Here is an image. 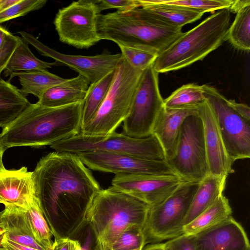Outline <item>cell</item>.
<instances>
[{"mask_svg": "<svg viewBox=\"0 0 250 250\" xmlns=\"http://www.w3.org/2000/svg\"><path fill=\"white\" fill-rule=\"evenodd\" d=\"M35 192L54 239L70 238L86 221L100 186L75 153L55 151L33 171Z\"/></svg>", "mask_w": 250, "mask_h": 250, "instance_id": "cell-1", "label": "cell"}, {"mask_svg": "<svg viewBox=\"0 0 250 250\" xmlns=\"http://www.w3.org/2000/svg\"><path fill=\"white\" fill-rule=\"evenodd\" d=\"M83 101L50 107L38 103L30 105L0 133L7 149L42 146L69 139L81 133Z\"/></svg>", "mask_w": 250, "mask_h": 250, "instance_id": "cell-2", "label": "cell"}, {"mask_svg": "<svg viewBox=\"0 0 250 250\" xmlns=\"http://www.w3.org/2000/svg\"><path fill=\"white\" fill-rule=\"evenodd\" d=\"M97 26L101 40L158 55L183 33L182 28L170 27L154 20L141 7L127 11L99 14Z\"/></svg>", "mask_w": 250, "mask_h": 250, "instance_id": "cell-3", "label": "cell"}, {"mask_svg": "<svg viewBox=\"0 0 250 250\" xmlns=\"http://www.w3.org/2000/svg\"><path fill=\"white\" fill-rule=\"evenodd\" d=\"M150 206L112 186L101 189L95 195L86 214L90 225L105 250H109L126 230L143 229Z\"/></svg>", "mask_w": 250, "mask_h": 250, "instance_id": "cell-4", "label": "cell"}, {"mask_svg": "<svg viewBox=\"0 0 250 250\" xmlns=\"http://www.w3.org/2000/svg\"><path fill=\"white\" fill-rule=\"evenodd\" d=\"M230 13L229 9L218 10L183 32L158 55L153 65L154 69L158 73L177 70L203 60L227 40Z\"/></svg>", "mask_w": 250, "mask_h": 250, "instance_id": "cell-5", "label": "cell"}, {"mask_svg": "<svg viewBox=\"0 0 250 250\" xmlns=\"http://www.w3.org/2000/svg\"><path fill=\"white\" fill-rule=\"evenodd\" d=\"M142 72L132 67L122 56L105 98L81 133L104 136L114 132L129 112Z\"/></svg>", "mask_w": 250, "mask_h": 250, "instance_id": "cell-6", "label": "cell"}, {"mask_svg": "<svg viewBox=\"0 0 250 250\" xmlns=\"http://www.w3.org/2000/svg\"><path fill=\"white\" fill-rule=\"evenodd\" d=\"M50 147L58 152L77 154L86 151H104L126 154L142 159L165 160L163 148L153 134L136 138L115 131L104 136H88L81 133Z\"/></svg>", "mask_w": 250, "mask_h": 250, "instance_id": "cell-7", "label": "cell"}, {"mask_svg": "<svg viewBox=\"0 0 250 250\" xmlns=\"http://www.w3.org/2000/svg\"><path fill=\"white\" fill-rule=\"evenodd\" d=\"M199 184L184 181L165 200L150 207L143 229L146 245L182 234L184 219Z\"/></svg>", "mask_w": 250, "mask_h": 250, "instance_id": "cell-8", "label": "cell"}, {"mask_svg": "<svg viewBox=\"0 0 250 250\" xmlns=\"http://www.w3.org/2000/svg\"><path fill=\"white\" fill-rule=\"evenodd\" d=\"M166 161L175 173L185 181L200 183L209 175L203 125L198 115H190L185 119L176 153Z\"/></svg>", "mask_w": 250, "mask_h": 250, "instance_id": "cell-9", "label": "cell"}, {"mask_svg": "<svg viewBox=\"0 0 250 250\" xmlns=\"http://www.w3.org/2000/svg\"><path fill=\"white\" fill-rule=\"evenodd\" d=\"M158 74L153 66L142 72L129 112L123 122V134L136 138L152 134L154 124L165 108Z\"/></svg>", "mask_w": 250, "mask_h": 250, "instance_id": "cell-10", "label": "cell"}, {"mask_svg": "<svg viewBox=\"0 0 250 250\" xmlns=\"http://www.w3.org/2000/svg\"><path fill=\"white\" fill-rule=\"evenodd\" d=\"M203 93L215 116L224 144L233 163L250 157V121L229 105L215 88L202 85Z\"/></svg>", "mask_w": 250, "mask_h": 250, "instance_id": "cell-11", "label": "cell"}, {"mask_svg": "<svg viewBox=\"0 0 250 250\" xmlns=\"http://www.w3.org/2000/svg\"><path fill=\"white\" fill-rule=\"evenodd\" d=\"M99 13L95 0H80L60 9L54 20L62 42L87 48L102 40L97 30Z\"/></svg>", "mask_w": 250, "mask_h": 250, "instance_id": "cell-12", "label": "cell"}, {"mask_svg": "<svg viewBox=\"0 0 250 250\" xmlns=\"http://www.w3.org/2000/svg\"><path fill=\"white\" fill-rule=\"evenodd\" d=\"M83 164L94 170L116 174H176L166 160L142 159L104 151L77 154Z\"/></svg>", "mask_w": 250, "mask_h": 250, "instance_id": "cell-13", "label": "cell"}, {"mask_svg": "<svg viewBox=\"0 0 250 250\" xmlns=\"http://www.w3.org/2000/svg\"><path fill=\"white\" fill-rule=\"evenodd\" d=\"M185 181L176 174H116L112 186L150 207L158 205Z\"/></svg>", "mask_w": 250, "mask_h": 250, "instance_id": "cell-14", "label": "cell"}, {"mask_svg": "<svg viewBox=\"0 0 250 250\" xmlns=\"http://www.w3.org/2000/svg\"><path fill=\"white\" fill-rule=\"evenodd\" d=\"M19 33L22 38L42 55L71 68L86 78L90 83L98 81L115 70L122 58L121 53H102L93 56L63 54L43 44L27 32L20 31Z\"/></svg>", "mask_w": 250, "mask_h": 250, "instance_id": "cell-15", "label": "cell"}, {"mask_svg": "<svg viewBox=\"0 0 250 250\" xmlns=\"http://www.w3.org/2000/svg\"><path fill=\"white\" fill-rule=\"evenodd\" d=\"M202 120L209 174L227 176L234 172L233 163L225 148L214 114L206 101L198 106Z\"/></svg>", "mask_w": 250, "mask_h": 250, "instance_id": "cell-16", "label": "cell"}, {"mask_svg": "<svg viewBox=\"0 0 250 250\" xmlns=\"http://www.w3.org/2000/svg\"><path fill=\"white\" fill-rule=\"evenodd\" d=\"M195 236L197 250H250L243 227L231 216Z\"/></svg>", "mask_w": 250, "mask_h": 250, "instance_id": "cell-17", "label": "cell"}, {"mask_svg": "<svg viewBox=\"0 0 250 250\" xmlns=\"http://www.w3.org/2000/svg\"><path fill=\"white\" fill-rule=\"evenodd\" d=\"M36 198L33 171L0 167V204L26 208Z\"/></svg>", "mask_w": 250, "mask_h": 250, "instance_id": "cell-18", "label": "cell"}, {"mask_svg": "<svg viewBox=\"0 0 250 250\" xmlns=\"http://www.w3.org/2000/svg\"><path fill=\"white\" fill-rule=\"evenodd\" d=\"M197 107L163 109L153 126L152 134L159 141L164 150L165 160L175 154L182 125L190 115H198Z\"/></svg>", "mask_w": 250, "mask_h": 250, "instance_id": "cell-19", "label": "cell"}, {"mask_svg": "<svg viewBox=\"0 0 250 250\" xmlns=\"http://www.w3.org/2000/svg\"><path fill=\"white\" fill-rule=\"evenodd\" d=\"M0 236L38 250H46L34 237L24 208L5 207L0 216Z\"/></svg>", "mask_w": 250, "mask_h": 250, "instance_id": "cell-20", "label": "cell"}, {"mask_svg": "<svg viewBox=\"0 0 250 250\" xmlns=\"http://www.w3.org/2000/svg\"><path fill=\"white\" fill-rule=\"evenodd\" d=\"M90 83L86 78L79 74L47 89L37 103L42 106L56 107L83 101Z\"/></svg>", "mask_w": 250, "mask_h": 250, "instance_id": "cell-21", "label": "cell"}, {"mask_svg": "<svg viewBox=\"0 0 250 250\" xmlns=\"http://www.w3.org/2000/svg\"><path fill=\"white\" fill-rule=\"evenodd\" d=\"M144 12L165 25L182 28L200 19L204 13L187 7L161 2L159 0H139Z\"/></svg>", "mask_w": 250, "mask_h": 250, "instance_id": "cell-22", "label": "cell"}, {"mask_svg": "<svg viewBox=\"0 0 250 250\" xmlns=\"http://www.w3.org/2000/svg\"><path fill=\"white\" fill-rule=\"evenodd\" d=\"M227 176L208 175L200 182L183 223V226L211 206L222 195Z\"/></svg>", "mask_w": 250, "mask_h": 250, "instance_id": "cell-23", "label": "cell"}, {"mask_svg": "<svg viewBox=\"0 0 250 250\" xmlns=\"http://www.w3.org/2000/svg\"><path fill=\"white\" fill-rule=\"evenodd\" d=\"M30 104L19 88L0 79V127L9 125Z\"/></svg>", "mask_w": 250, "mask_h": 250, "instance_id": "cell-24", "label": "cell"}, {"mask_svg": "<svg viewBox=\"0 0 250 250\" xmlns=\"http://www.w3.org/2000/svg\"><path fill=\"white\" fill-rule=\"evenodd\" d=\"M231 213L232 210L229 201L222 195L211 206L184 225L182 234L196 235L228 219L231 216Z\"/></svg>", "mask_w": 250, "mask_h": 250, "instance_id": "cell-25", "label": "cell"}, {"mask_svg": "<svg viewBox=\"0 0 250 250\" xmlns=\"http://www.w3.org/2000/svg\"><path fill=\"white\" fill-rule=\"evenodd\" d=\"M16 76L21 86L20 90L23 95L32 94L39 99L47 89L65 80L47 70L13 72L10 75L9 80Z\"/></svg>", "mask_w": 250, "mask_h": 250, "instance_id": "cell-26", "label": "cell"}, {"mask_svg": "<svg viewBox=\"0 0 250 250\" xmlns=\"http://www.w3.org/2000/svg\"><path fill=\"white\" fill-rule=\"evenodd\" d=\"M61 65L62 64L56 61L48 62L37 58L29 49L27 42L20 37L19 43L4 70V74L7 76L13 72L46 70Z\"/></svg>", "mask_w": 250, "mask_h": 250, "instance_id": "cell-27", "label": "cell"}, {"mask_svg": "<svg viewBox=\"0 0 250 250\" xmlns=\"http://www.w3.org/2000/svg\"><path fill=\"white\" fill-rule=\"evenodd\" d=\"M115 70L90 84L83 100L82 128L94 116L102 104L112 83Z\"/></svg>", "mask_w": 250, "mask_h": 250, "instance_id": "cell-28", "label": "cell"}, {"mask_svg": "<svg viewBox=\"0 0 250 250\" xmlns=\"http://www.w3.org/2000/svg\"><path fill=\"white\" fill-rule=\"evenodd\" d=\"M26 213L36 240L45 249H51L53 235L37 197L26 208Z\"/></svg>", "mask_w": 250, "mask_h": 250, "instance_id": "cell-29", "label": "cell"}, {"mask_svg": "<svg viewBox=\"0 0 250 250\" xmlns=\"http://www.w3.org/2000/svg\"><path fill=\"white\" fill-rule=\"evenodd\" d=\"M228 29L227 40L236 49L249 52L250 50V5L236 13Z\"/></svg>", "mask_w": 250, "mask_h": 250, "instance_id": "cell-30", "label": "cell"}, {"mask_svg": "<svg viewBox=\"0 0 250 250\" xmlns=\"http://www.w3.org/2000/svg\"><path fill=\"white\" fill-rule=\"evenodd\" d=\"M202 85L195 83L183 85L164 100L165 107H197L205 102Z\"/></svg>", "mask_w": 250, "mask_h": 250, "instance_id": "cell-31", "label": "cell"}, {"mask_svg": "<svg viewBox=\"0 0 250 250\" xmlns=\"http://www.w3.org/2000/svg\"><path fill=\"white\" fill-rule=\"evenodd\" d=\"M161 2L187 7L202 13L229 9L234 0H159Z\"/></svg>", "mask_w": 250, "mask_h": 250, "instance_id": "cell-32", "label": "cell"}, {"mask_svg": "<svg viewBox=\"0 0 250 250\" xmlns=\"http://www.w3.org/2000/svg\"><path fill=\"white\" fill-rule=\"evenodd\" d=\"M123 57L133 68L143 71L153 66L158 54L137 48L119 45Z\"/></svg>", "mask_w": 250, "mask_h": 250, "instance_id": "cell-33", "label": "cell"}, {"mask_svg": "<svg viewBox=\"0 0 250 250\" xmlns=\"http://www.w3.org/2000/svg\"><path fill=\"white\" fill-rule=\"evenodd\" d=\"M146 245L143 229L133 227L122 233L111 246L109 250H130L144 248Z\"/></svg>", "mask_w": 250, "mask_h": 250, "instance_id": "cell-34", "label": "cell"}, {"mask_svg": "<svg viewBox=\"0 0 250 250\" xmlns=\"http://www.w3.org/2000/svg\"><path fill=\"white\" fill-rule=\"evenodd\" d=\"M46 0H19L13 5L0 11V24L43 7Z\"/></svg>", "mask_w": 250, "mask_h": 250, "instance_id": "cell-35", "label": "cell"}, {"mask_svg": "<svg viewBox=\"0 0 250 250\" xmlns=\"http://www.w3.org/2000/svg\"><path fill=\"white\" fill-rule=\"evenodd\" d=\"M79 242L78 250H105L103 245L87 221L71 237Z\"/></svg>", "mask_w": 250, "mask_h": 250, "instance_id": "cell-36", "label": "cell"}, {"mask_svg": "<svg viewBox=\"0 0 250 250\" xmlns=\"http://www.w3.org/2000/svg\"><path fill=\"white\" fill-rule=\"evenodd\" d=\"M99 14L104 10L117 9V11H127L141 7L139 0H95Z\"/></svg>", "mask_w": 250, "mask_h": 250, "instance_id": "cell-37", "label": "cell"}, {"mask_svg": "<svg viewBox=\"0 0 250 250\" xmlns=\"http://www.w3.org/2000/svg\"><path fill=\"white\" fill-rule=\"evenodd\" d=\"M166 250H197L195 235L182 234L164 243Z\"/></svg>", "mask_w": 250, "mask_h": 250, "instance_id": "cell-38", "label": "cell"}, {"mask_svg": "<svg viewBox=\"0 0 250 250\" xmlns=\"http://www.w3.org/2000/svg\"><path fill=\"white\" fill-rule=\"evenodd\" d=\"M20 37L11 34L0 50V75L5 70L14 51L18 46Z\"/></svg>", "mask_w": 250, "mask_h": 250, "instance_id": "cell-39", "label": "cell"}, {"mask_svg": "<svg viewBox=\"0 0 250 250\" xmlns=\"http://www.w3.org/2000/svg\"><path fill=\"white\" fill-rule=\"evenodd\" d=\"M79 241L73 238L54 239L50 250H78Z\"/></svg>", "mask_w": 250, "mask_h": 250, "instance_id": "cell-40", "label": "cell"}, {"mask_svg": "<svg viewBox=\"0 0 250 250\" xmlns=\"http://www.w3.org/2000/svg\"><path fill=\"white\" fill-rule=\"evenodd\" d=\"M0 250H40L0 236ZM45 250H50V249Z\"/></svg>", "mask_w": 250, "mask_h": 250, "instance_id": "cell-41", "label": "cell"}, {"mask_svg": "<svg viewBox=\"0 0 250 250\" xmlns=\"http://www.w3.org/2000/svg\"><path fill=\"white\" fill-rule=\"evenodd\" d=\"M229 106L240 116L250 121V108L245 104L237 103L233 100H228Z\"/></svg>", "mask_w": 250, "mask_h": 250, "instance_id": "cell-42", "label": "cell"}, {"mask_svg": "<svg viewBox=\"0 0 250 250\" xmlns=\"http://www.w3.org/2000/svg\"><path fill=\"white\" fill-rule=\"evenodd\" d=\"M248 5H250V0H234L229 9L230 13H236L238 11Z\"/></svg>", "mask_w": 250, "mask_h": 250, "instance_id": "cell-43", "label": "cell"}, {"mask_svg": "<svg viewBox=\"0 0 250 250\" xmlns=\"http://www.w3.org/2000/svg\"><path fill=\"white\" fill-rule=\"evenodd\" d=\"M11 34L0 25V50L3 47Z\"/></svg>", "mask_w": 250, "mask_h": 250, "instance_id": "cell-44", "label": "cell"}, {"mask_svg": "<svg viewBox=\"0 0 250 250\" xmlns=\"http://www.w3.org/2000/svg\"><path fill=\"white\" fill-rule=\"evenodd\" d=\"M143 250H166L164 243H155L146 245Z\"/></svg>", "mask_w": 250, "mask_h": 250, "instance_id": "cell-45", "label": "cell"}, {"mask_svg": "<svg viewBox=\"0 0 250 250\" xmlns=\"http://www.w3.org/2000/svg\"><path fill=\"white\" fill-rule=\"evenodd\" d=\"M6 149V148L2 144L0 139V167L3 166V164L2 163V157L3 153Z\"/></svg>", "mask_w": 250, "mask_h": 250, "instance_id": "cell-46", "label": "cell"}, {"mask_svg": "<svg viewBox=\"0 0 250 250\" xmlns=\"http://www.w3.org/2000/svg\"><path fill=\"white\" fill-rule=\"evenodd\" d=\"M144 248H139L133 249V250H143Z\"/></svg>", "mask_w": 250, "mask_h": 250, "instance_id": "cell-47", "label": "cell"}, {"mask_svg": "<svg viewBox=\"0 0 250 250\" xmlns=\"http://www.w3.org/2000/svg\"><path fill=\"white\" fill-rule=\"evenodd\" d=\"M0 214H1V212H0Z\"/></svg>", "mask_w": 250, "mask_h": 250, "instance_id": "cell-48", "label": "cell"}]
</instances>
